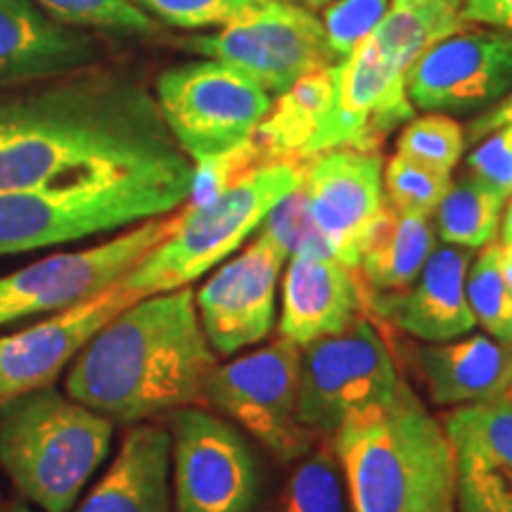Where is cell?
Instances as JSON below:
<instances>
[{
  "label": "cell",
  "mask_w": 512,
  "mask_h": 512,
  "mask_svg": "<svg viewBox=\"0 0 512 512\" xmlns=\"http://www.w3.org/2000/svg\"><path fill=\"white\" fill-rule=\"evenodd\" d=\"M192 176L143 83L91 69L0 100V192Z\"/></svg>",
  "instance_id": "1"
},
{
  "label": "cell",
  "mask_w": 512,
  "mask_h": 512,
  "mask_svg": "<svg viewBox=\"0 0 512 512\" xmlns=\"http://www.w3.org/2000/svg\"><path fill=\"white\" fill-rule=\"evenodd\" d=\"M216 366L188 285L117 313L69 363L64 387L112 422L136 425L202 403Z\"/></svg>",
  "instance_id": "2"
},
{
  "label": "cell",
  "mask_w": 512,
  "mask_h": 512,
  "mask_svg": "<svg viewBox=\"0 0 512 512\" xmlns=\"http://www.w3.org/2000/svg\"><path fill=\"white\" fill-rule=\"evenodd\" d=\"M351 512H439L456 498L444 422L399 380L387 403L351 413L332 434Z\"/></svg>",
  "instance_id": "3"
},
{
  "label": "cell",
  "mask_w": 512,
  "mask_h": 512,
  "mask_svg": "<svg viewBox=\"0 0 512 512\" xmlns=\"http://www.w3.org/2000/svg\"><path fill=\"white\" fill-rule=\"evenodd\" d=\"M114 422L50 387L0 408V467L27 501L69 512L107 458Z\"/></svg>",
  "instance_id": "4"
},
{
  "label": "cell",
  "mask_w": 512,
  "mask_h": 512,
  "mask_svg": "<svg viewBox=\"0 0 512 512\" xmlns=\"http://www.w3.org/2000/svg\"><path fill=\"white\" fill-rule=\"evenodd\" d=\"M190 176H126L0 192V256L110 233L176 211Z\"/></svg>",
  "instance_id": "5"
},
{
  "label": "cell",
  "mask_w": 512,
  "mask_h": 512,
  "mask_svg": "<svg viewBox=\"0 0 512 512\" xmlns=\"http://www.w3.org/2000/svg\"><path fill=\"white\" fill-rule=\"evenodd\" d=\"M304 169L306 159L268 162L202 207L183 202L169 238L159 242L121 283L140 299L195 283L252 238L275 204L302 188Z\"/></svg>",
  "instance_id": "6"
},
{
  "label": "cell",
  "mask_w": 512,
  "mask_h": 512,
  "mask_svg": "<svg viewBox=\"0 0 512 512\" xmlns=\"http://www.w3.org/2000/svg\"><path fill=\"white\" fill-rule=\"evenodd\" d=\"M155 93L171 136L190 162L247 143L273 105L261 83L216 60L166 69Z\"/></svg>",
  "instance_id": "7"
},
{
  "label": "cell",
  "mask_w": 512,
  "mask_h": 512,
  "mask_svg": "<svg viewBox=\"0 0 512 512\" xmlns=\"http://www.w3.org/2000/svg\"><path fill=\"white\" fill-rule=\"evenodd\" d=\"M302 347L278 337L268 347L211 370L202 403L259 441L275 458L311 453L316 434L297 418Z\"/></svg>",
  "instance_id": "8"
},
{
  "label": "cell",
  "mask_w": 512,
  "mask_h": 512,
  "mask_svg": "<svg viewBox=\"0 0 512 512\" xmlns=\"http://www.w3.org/2000/svg\"><path fill=\"white\" fill-rule=\"evenodd\" d=\"M176 223L178 209L140 221L95 247L50 254L27 268L0 275V328L34 316H50L119 283L159 242L169 238Z\"/></svg>",
  "instance_id": "9"
},
{
  "label": "cell",
  "mask_w": 512,
  "mask_h": 512,
  "mask_svg": "<svg viewBox=\"0 0 512 512\" xmlns=\"http://www.w3.org/2000/svg\"><path fill=\"white\" fill-rule=\"evenodd\" d=\"M399 380L392 351L361 316L349 330L302 347L297 418L316 437H328L351 413L392 399Z\"/></svg>",
  "instance_id": "10"
},
{
  "label": "cell",
  "mask_w": 512,
  "mask_h": 512,
  "mask_svg": "<svg viewBox=\"0 0 512 512\" xmlns=\"http://www.w3.org/2000/svg\"><path fill=\"white\" fill-rule=\"evenodd\" d=\"M174 512H254L261 465L233 422L185 406L169 413Z\"/></svg>",
  "instance_id": "11"
},
{
  "label": "cell",
  "mask_w": 512,
  "mask_h": 512,
  "mask_svg": "<svg viewBox=\"0 0 512 512\" xmlns=\"http://www.w3.org/2000/svg\"><path fill=\"white\" fill-rule=\"evenodd\" d=\"M183 48L238 69L275 95L302 76L337 64L323 22L290 0H266L259 10L216 34L188 38Z\"/></svg>",
  "instance_id": "12"
},
{
  "label": "cell",
  "mask_w": 512,
  "mask_h": 512,
  "mask_svg": "<svg viewBox=\"0 0 512 512\" xmlns=\"http://www.w3.org/2000/svg\"><path fill=\"white\" fill-rule=\"evenodd\" d=\"M510 91L512 36L467 24L439 38L406 74L408 100L422 112H484Z\"/></svg>",
  "instance_id": "13"
},
{
  "label": "cell",
  "mask_w": 512,
  "mask_h": 512,
  "mask_svg": "<svg viewBox=\"0 0 512 512\" xmlns=\"http://www.w3.org/2000/svg\"><path fill=\"white\" fill-rule=\"evenodd\" d=\"M285 261V249L256 230V238L195 292L197 316L216 356H233L271 335Z\"/></svg>",
  "instance_id": "14"
},
{
  "label": "cell",
  "mask_w": 512,
  "mask_h": 512,
  "mask_svg": "<svg viewBox=\"0 0 512 512\" xmlns=\"http://www.w3.org/2000/svg\"><path fill=\"white\" fill-rule=\"evenodd\" d=\"M138 299L119 280L29 328L0 337V408L17 396L55 384L81 349Z\"/></svg>",
  "instance_id": "15"
},
{
  "label": "cell",
  "mask_w": 512,
  "mask_h": 512,
  "mask_svg": "<svg viewBox=\"0 0 512 512\" xmlns=\"http://www.w3.org/2000/svg\"><path fill=\"white\" fill-rule=\"evenodd\" d=\"M380 150L335 147L306 159V202L332 256L358 268L361 242L384 207Z\"/></svg>",
  "instance_id": "16"
},
{
  "label": "cell",
  "mask_w": 512,
  "mask_h": 512,
  "mask_svg": "<svg viewBox=\"0 0 512 512\" xmlns=\"http://www.w3.org/2000/svg\"><path fill=\"white\" fill-rule=\"evenodd\" d=\"M456 460L460 512H512V399L458 406L444 415Z\"/></svg>",
  "instance_id": "17"
},
{
  "label": "cell",
  "mask_w": 512,
  "mask_h": 512,
  "mask_svg": "<svg viewBox=\"0 0 512 512\" xmlns=\"http://www.w3.org/2000/svg\"><path fill=\"white\" fill-rule=\"evenodd\" d=\"M472 249H434L418 278L401 292H370L368 304L380 318L425 344L470 335L477 318L465 292Z\"/></svg>",
  "instance_id": "18"
},
{
  "label": "cell",
  "mask_w": 512,
  "mask_h": 512,
  "mask_svg": "<svg viewBox=\"0 0 512 512\" xmlns=\"http://www.w3.org/2000/svg\"><path fill=\"white\" fill-rule=\"evenodd\" d=\"M102 43L48 15L36 0H0V86L91 69Z\"/></svg>",
  "instance_id": "19"
},
{
  "label": "cell",
  "mask_w": 512,
  "mask_h": 512,
  "mask_svg": "<svg viewBox=\"0 0 512 512\" xmlns=\"http://www.w3.org/2000/svg\"><path fill=\"white\" fill-rule=\"evenodd\" d=\"M363 304L358 268L344 266L335 256H290L283 275L278 337L306 347L339 335L361 318Z\"/></svg>",
  "instance_id": "20"
},
{
  "label": "cell",
  "mask_w": 512,
  "mask_h": 512,
  "mask_svg": "<svg viewBox=\"0 0 512 512\" xmlns=\"http://www.w3.org/2000/svg\"><path fill=\"white\" fill-rule=\"evenodd\" d=\"M434 406H475L510 399L512 344L489 335H465L415 349Z\"/></svg>",
  "instance_id": "21"
},
{
  "label": "cell",
  "mask_w": 512,
  "mask_h": 512,
  "mask_svg": "<svg viewBox=\"0 0 512 512\" xmlns=\"http://www.w3.org/2000/svg\"><path fill=\"white\" fill-rule=\"evenodd\" d=\"M169 427L136 422L76 512H171Z\"/></svg>",
  "instance_id": "22"
},
{
  "label": "cell",
  "mask_w": 512,
  "mask_h": 512,
  "mask_svg": "<svg viewBox=\"0 0 512 512\" xmlns=\"http://www.w3.org/2000/svg\"><path fill=\"white\" fill-rule=\"evenodd\" d=\"M437 245L430 219L401 214L384 202L361 242L358 275L370 292H401L418 278Z\"/></svg>",
  "instance_id": "23"
},
{
  "label": "cell",
  "mask_w": 512,
  "mask_h": 512,
  "mask_svg": "<svg viewBox=\"0 0 512 512\" xmlns=\"http://www.w3.org/2000/svg\"><path fill=\"white\" fill-rule=\"evenodd\" d=\"M335 91V64L306 74L273 100L271 110L256 128L254 140L268 162L306 159L320 121L328 112Z\"/></svg>",
  "instance_id": "24"
},
{
  "label": "cell",
  "mask_w": 512,
  "mask_h": 512,
  "mask_svg": "<svg viewBox=\"0 0 512 512\" xmlns=\"http://www.w3.org/2000/svg\"><path fill=\"white\" fill-rule=\"evenodd\" d=\"M508 197V192L467 171V176L448 185L434 211V230L446 245L482 249L498 238Z\"/></svg>",
  "instance_id": "25"
},
{
  "label": "cell",
  "mask_w": 512,
  "mask_h": 512,
  "mask_svg": "<svg viewBox=\"0 0 512 512\" xmlns=\"http://www.w3.org/2000/svg\"><path fill=\"white\" fill-rule=\"evenodd\" d=\"M280 512H351L342 465L332 448L320 446L294 467L280 496Z\"/></svg>",
  "instance_id": "26"
},
{
  "label": "cell",
  "mask_w": 512,
  "mask_h": 512,
  "mask_svg": "<svg viewBox=\"0 0 512 512\" xmlns=\"http://www.w3.org/2000/svg\"><path fill=\"white\" fill-rule=\"evenodd\" d=\"M465 292L486 335L512 344V290L498 268V240L482 247L475 264L467 268Z\"/></svg>",
  "instance_id": "27"
},
{
  "label": "cell",
  "mask_w": 512,
  "mask_h": 512,
  "mask_svg": "<svg viewBox=\"0 0 512 512\" xmlns=\"http://www.w3.org/2000/svg\"><path fill=\"white\" fill-rule=\"evenodd\" d=\"M448 185H451L448 171L432 169L403 155L389 159L382 174V188L389 207L420 219H430L437 211Z\"/></svg>",
  "instance_id": "28"
},
{
  "label": "cell",
  "mask_w": 512,
  "mask_h": 512,
  "mask_svg": "<svg viewBox=\"0 0 512 512\" xmlns=\"http://www.w3.org/2000/svg\"><path fill=\"white\" fill-rule=\"evenodd\" d=\"M465 150V131L456 119L441 112H427L411 119L396 138V155L420 162L432 169H456Z\"/></svg>",
  "instance_id": "29"
},
{
  "label": "cell",
  "mask_w": 512,
  "mask_h": 512,
  "mask_svg": "<svg viewBox=\"0 0 512 512\" xmlns=\"http://www.w3.org/2000/svg\"><path fill=\"white\" fill-rule=\"evenodd\" d=\"M50 17L76 29L157 34L155 19L131 0H36Z\"/></svg>",
  "instance_id": "30"
},
{
  "label": "cell",
  "mask_w": 512,
  "mask_h": 512,
  "mask_svg": "<svg viewBox=\"0 0 512 512\" xmlns=\"http://www.w3.org/2000/svg\"><path fill=\"white\" fill-rule=\"evenodd\" d=\"M256 230L268 235L278 247H283L287 259L297 254L332 256L328 242L313 221L304 188L292 190L290 195L283 197L268 211V216Z\"/></svg>",
  "instance_id": "31"
},
{
  "label": "cell",
  "mask_w": 512,
  "mask_h": 512,
  "mask_svg": "<svg viewBox=\"0 0 512 512\" xmlns=\"http://www.w3.org/2000/svg\"><path fill=\"white\" fill-rule=\"evenodd\" d=\"M268 164V157L264 155L254 138H249L247 143L238 147H230V150L221 152V155L200 159V162H192V176H190V190L185 204L190 207H202L211 200L226 192L230 185H235L240 178L252 174L254 169Z\"/></svg>",
  "instance_id": "32"
},
{
  "label": "cell",
  "mask_w": 512,
  "mask_h": 512,
  "mask_svg": "<svg viewBox=\"0 0 512 512\" xmlns=\"http://www.w3.org/2000/svg\"><path fill=\"white\" fill-rule=\"evenodd\" d=\"M131 3L171 27L221 29L259 10L266 0H131Z\"/></svg>",
  "instance_id": "33"
},
{
  "label": "cell",
  "mask_w": 512,
  "mask_h": 512,
  "mask_svg": "<svg viewBox=\"0 0 512 512\" xmlns=\"http://www.w3.org/2000/svg\"><path fill=\"white\" fill-rule=\"evenodd\" d=\"M392 0H332L323 8V29L337 62L354 53L358 43L373 34Z\"/></svg>",
  "instance_id": "34"
},
{
  "label": "cell",
  "mask_w": 512,
  "mask_h": 512,
  "mask_svg": "<svg viewBox=\"0 0 512 512\" xmlns=\"http://www.w3.org/2000/svg\"><path fill=\"white\" fill-rule=\"evenodd\" d=\"M467 171L512 195V124L477 140L475 150L467 155Z\"/></svg>",
  "instance_id": "35"
},
{
  "label": "cell",
  "mask_w": 512,
  "mask_h": 512,
  "mask_svg": "<svg viewBox=\"0 0 512 512\" xmlns=\"http://www.w3.org/2000/svg\"><path fill=\"white\" fill-rule=\"evenodd\" d=\"M460 22L491 27L512 36V0H463Z\"/></svg>",
  "instance_id": "36"
},
{
  "label": "cell",
  "mask_w": 512,
  "mask_h": 512,
  "mask_svg": "<svg viewBox=\"0 0 512 512\" xmlns=\"http://www.w3.org/2000/svg\"><path fill=\"white\" fill-rule=\"evenodd\" d=\"M508 124H512V91L505 95V98L498 100L496 105H491L489 110L479 112L477 119L470 121L465 140H470V143L475 145L477 140H482L486 136V133L496 131V128L508 126Z\"/></svg>",
  "instance_id": "37"
},
{
  "label": "cell",
  "mask_w": 512,
  "mask_h": 512,
  "mask_svg": "<svg viewBox=\"0 0 512 512\" xmlns=\"http://www.w3.org/2000/svg\"><path fill=\"white\" fill-rule=\"evenodd\" d=\"M498 268H501L503 280L512 290V245H501L498 242Z\"/></svg>",
  "instance_id": "38"
},
{
  "label": "cell",
  "mask_w": 512,
  "mask_h": 512,
  "mask_svg": "<svg viewBox=\"0 0 512 512\" xmlns=\"http://www.w3.org/2000/svg\"><path fill=\"white\" fill-rule=\"evenodd\" d=\"M498 233H501V238H498L501 245H512V197L505 202V209L501 216V228H498Z\"/></svg>",
  "instance_id": "39"
},
{
  "label": "cell",
  "mask_w": 512,
  "mask_h": 512,
  "mask_svg": "<svg viewBox=\"0 0 512 512\" xmlns=\"http://www.w3.org/2000/svg\"><path fill=\"white\" fill-rule=\"evenodd\" d=\"M302 3H306V5H309V8H313V10H323L325 5L332 3V0H302Z\"/></svg>",
  "instance_id": "40"
},
{
  "label": "cell",
  "mask_w": 512,
  "mask_h": 512,
  "mask_svg": "<svg viewBox=\"0 0 512 512\" xmlns=\"http://www.w3.org/2000/svg\"><path fill=\"white\" fill-rule=\"evenodd\" d=\"M8 512H34V510H31L27 503H19V501H17V503H12V505H10V510H8Z\"/></svg>",
  "instance_id": "41"
},
{
  "label": "cell",
  "mask_w": 512,
  "mask_h": 512,
  "mask_svg": "<svg viewBox=\"0 0 512 512\" xmlns=\"http://www.w3.org/2000/svg\"><path fill=\"white\" fill-rule=\"evenodd\" d=\"M439 512H453V505H446V508H441Z\"/></svg>",
  "instance_id": "42"
},
{
  "label": "cell",
  "mask_w": 512,
  "mask_h": 512,
  "mask_svg": "<svg viewBox=\"0 0 512 512\" xmlns=\"http://www.w3.org/2000/svg\"><path fill=\"white\" fill-rule=\"evenodd\" d=\"M290 3H302V0H290Z\"/></svg>",
  "instance_id": "43"
},
{
  "label": "cell",
  "mask_w": 512,
  "mask_h": 512,
  "mask_svg": "<svg viewBox=\"0 0 512 512\" xmlns=\"http://www.w3.org/2000/svg\"><path fill=\"white\" fill-rule=\"evenodd\" d=\"M510 399H512V394H510Z\"/></svg>",
  "instance_id": "44"
}]
</instances>
